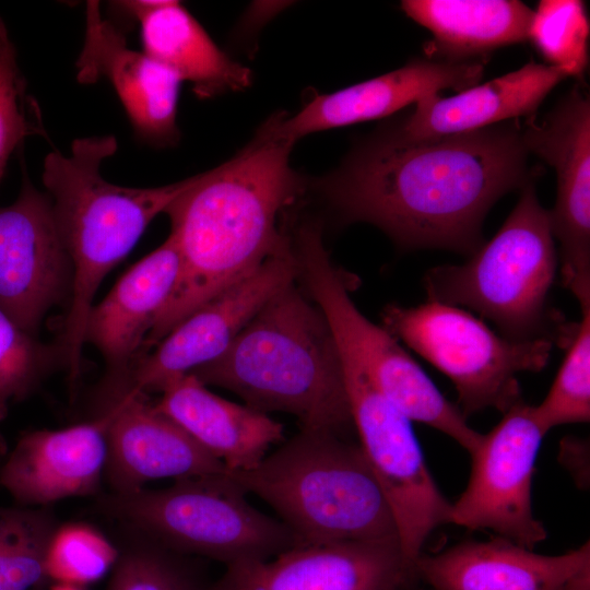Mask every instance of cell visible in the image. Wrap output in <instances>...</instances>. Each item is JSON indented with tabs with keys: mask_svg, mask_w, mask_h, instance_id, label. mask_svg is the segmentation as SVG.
Returning a JSON list of instances; mask_svg holds the SVG:
<instances>
[{
	"mask_svg": "<svg viewBox=\"0 0 590 590\" xmlns=\"http://www.w3.org/2000/svg\"><path fill=\"white\" fill-rule=\"evenodd\" d=\"M518 119L420 141L387 133L323 180L344 222H366L403 249L472 255L495 202L535 179Z\"/></svg>",
	"mask_w": 590,
	"mask_h": 590,
	"instance_id": "1",
	"label": "cell"
},
{
	"mask_svg": "<svg viewBox=\"0 0 590 590\" xmlns=\"http://www.w3.org/2000/svg\"><path fill=\"white\" fill-rule=\"evenodd\" d=\"M294 144L266 123L235 157L192 177L167 206L180 269L142 354L215 295L290 247L291 234L279 222L304 188L290 165Z\"/></svg>",
	"mask_w": 590,
	"mask_h": 590,
	"instance_id": "2",
	"label": "cell"
},
{
	"mask_svg": "<svg viewBox=\"0 0 590 590\" xmlns=\"http://www.w3.org/2000/svg\"><path fill=\"white\" fill-rule=\"evenodd\" d=\"M295 282L274 294L220 357L189 374L259 412L288 413L302 428L344 436L354 425L340 351L324 315Z\"/></svg>",
	"mask_w": 590,
	"mask_h": 590,
	"instance_id": "3",
	"label": "cell"
},
{
	"mask_svg": "<svg viewBox=\"0 0 590 590\" xmlns=\"http://www.w3.org/2000/svg\"><path fill=\"white\" fill-rule=\"evenodd\" d=\"M117 146L114 135L79 138L70 154L52 151L44 161L43 184L73 270L72 295L57 340L72 397L82 373L85 320L98 286L192 179L155 188L114 185L102 176L101 165Z\"/></svg>",
	"mask_w": 590,
	"mask_h": 590,
	"instance_id": "4",
	"label": "cell"
},
{
	"mask_svg": "<svg viewBox=\"0 0 590 590\" xmlns=\"http://www.w3.org/2000/svg\"><path fill=\"white\" fill-rule=\"evenodd\" d=\"M229 473L275 510L300 545L399 544L393 516L359 445L344 436L302 428L256 468Z\"/></svg>",
	"mask_w": 590,
	"mask_h": 590,
	"instance_id": "5",
	"label": "cell"
},
{
	"mask_svg": "<svg viewBox=\"0 0 590 590\" xmlns=\"http://www.w3.org/2000/svg\"><path fill=\"white\" fill-rule=\"evenodd\" d=\"M521 190L495 236L467 262L427 271V300L477 311L512 341L568 343L575 329L548 304L558 266L548 211L540 204L533 181Z\"/></svg>",
	"mask_w": 590,
	"mask_h": 590,
	"instance_id": "6",
	"label": "cell"
},
{
	"mask_svg": "<svg viewBox=\"0 0 590 590\" xmlns=\"http://www.w3.org/2000/svg\"><path fill=\"white\" fill-rule=\"evenodd\" d=\"M246 495L227 471L176 479L162 489L109 492L98 497L97 507L173 552L227 566L300 545L290 528L252 507Z\"/></svg>",
	"mask_w": 590,
	"mask_h": 590,
	"instance_id": "7",
	"label": "cell"
},
{
	"mask_svg": "<svg viewBox=\"0 0 590 590\" xmlns=\"http://www.w3.org/2000/svg\"><path fill=\"white\" fill-rule=\"evenodd\" d=\"M291 236L297 280L324 315L340 352L410 421L424 423L456 440L469 455L473 452L483 434L467 423L458 405L439 391L387 329L358 310L347 275L323 245L320 226L306 222Z\"/></svg>",
	"mask_w": 590,
	"mask_h": 590,
	"instance_id": "8",
	"label": "cell"
},
{
	"mask_svg": "<svg viewBox=\"0 0 590 590\" xmlns=\"http://www.w3.org/2000/svg\"><path fill=\"white\" fill-rule=\"evenodd\" d=\"M384 328L447 376L468 415L496 409L503 414L522 400L517 375L543 369L551 340L512 341L465 309L427 300L412 307L390 304Z\"/></svg>",
	"mask_w": 590,
	"mask_h": 590,
	"instance_id": "9",
	"label": "cell"
},
{
	"mask_svg": "<svg viewBox=\"0 0 590 590\" xmlns=\"http://www.w3.org/2000/svg\"><path fill=\"white\" fill-rule=\"evenodd\" d=\"M340 354L359 447L389 505L402 556L413 574L427 538L450 523L451 503L429 472L412 421L371 385L353 359Z\"/></svg>",
	"mask_w": 590,
	"mask_h": 590,
	"instance_id": "10",
	"label": "cell"
},
{
	"mask_svg": "<svg viewBox=\"0 0 590 590\" xmlns=\"http://www.w3.org/2000/svg\"><path fill=\"white\" fill-rule=\"evenodd\" d=\"M295 281L297 264L291 243L177 324L151 353L138 358L104 401L114 404L135 394L162 392L177 378L216 359L260 308Z\"/></svg>",
	"mask_w": 590,
	"mask_h": 590,
	"instance_id": "11",
	"label": "cell"
},
{
	"mask_svg": "<svg viewBox=\"0 0 590 590\" xmlns=\"http://www.w3.org/2000/svg\"><path fill=\"white\" fill-rule=\"evenodd\" d=\"M545 435L533 405L521 400L507 410L470 453V479L451 504L450 523L488 530L530 550L543 542L547 533L533 515L531 491Z\"/></svg>",
	"mask_w": 590,
	"mask_h": 590,
	"instance_id": "12",
	"label": "cell"
},
{
	"mask_svg": "<svg viewBox=\"0 0 590 590\" xmlns=\"http://www.w3.org/2000/svg\"><path fill=\"white\" fill-rule=\"evenodd\" d=\"M528 153L556 172L557 196L548 211L553 237L559 241L563 285L579 305L590 303V101L579 86L566 94L541 120L521 128Z\"/></svg>",
	"mask_w": 590,
	"mask_h": 590,
	"instance_id": "13",
	"label": "cell"
},
{
	"mask_svg": "<svg viewBox=\"0 0 590 590\" xmlns=\"http://www.w3.org/2000/svg\"><path fill=\"white\" fill-rule=\"evenodd\" d=\"M25 170L15 201L0 206V309L37 337L50 309L68 307L73 270L51 200Z\"/></svg>",
	"mask_w": 590,
	"mask_h": 590,
	"instance_id": "14",
	"label": "cell"
},
{
	"mask_svg": "<svg viewBox=\"0 0 590 590\" xmlns=\"http://www.w3.org/2000/svg\"><path fill=\"white\" fill-rule=\"evenodd\" d=\"M412 578L398 543L345 541L228 565L210 590H398Z\"/></svg>",
	"mask_w": 590,
	"mask_h": 590,
	"instance_id": "15",
	"label": "cell"
},
{
	"mask_svg": "<svg viewBox=\"0 0 590 590\" xmlns=\"http://www.w3.org/2000/svg\"><path fill=\"white\" fill-rule=\"evenodd\" d=\"M75 69L82 84L99 79L109 82L139 138L155 145L178 140L176 114L182 81L145 52L131 49L95 0L86 1L84 40Z\"/></svg>",
	"mask_w": 590,
	"mask_h": 590,
	"instance_id": "16",
	"label": "cell"
},
{
	"mask_svg": "<svg viewBox=\"0 0 590 590\" xmlns=\"http://www.w3.org/2000/svg\"><path fill=\"white\" fill-rule=\"evenodd\" d=\"M414 577L433 590H590V543L543 555L494 536L421 554Z\"/></svg>",
	"mask_w": 590,
	"mask_h": 590,
	"instance_id": "17",
	"label": "cell"
},
{
	"mask_svg": "<svg viewBox=\"0 0 590 590\" xmlns=\"http://www.w3.org/2000/svg\"><path fill=\"white\" fill-rule=\"evenodd\" d=\"M106 424L104 475L110 492L129 493L166 477L224 473L227 468L145 394L121 399L102 413Z\"/></svg>",
	"mask_w": 590,
	"mask_h": 590,
	"instance_id": "18",
	"label": "cell"
},
{
	"mask_svg": "<svg viewBox=\"0 0 590 590\" xmlns=\"http://www.w3.org/2000/svg\"><path fill=\"white\" fill-rule=\"evenodd\" d=\"M107 457L102 416L61 429L23 434L0 470V486L24 507H48L78 496L96 495Z\"/></svg>",
	"mask_w": 590,
	"mask_h": 590,
	"instance_id": "19",
	"label": "cell"
},
{
	"mask_svg": "<svg viewBox=\"0 0 590 590\" xmlns=\"http://www.w3.org/2000/svg\"><path fill=\"white\" fill-rule=\"evenodd\" d=\"M481 61L417 59L380 76L317 95L290 118H271L272 131L296 142L308 133L382 118L442 90L477 85Z\"/></svg>",
	"mask_w": 590,
	"mask_h": 590,
	"instance_id": "20",
	"label": "cell"
},
{
	"mask_svg": "<svg viewBox=\"0 0 590 590\" xmlns=\"http://www.w3.org/2000/svg\"><path fill=\"white\" fill-rule=\"evenodd\" d=\"M180 269L175 237L133 264L98 304L84 326V344H93L106 364L96 396L113 388L142 355L145 339L169 298Z\"/></svg>",
	"mask_w": 590,
	"mask_h": 590,
	"instance_id": "21",
	"label": "cell"
},
{
	"mask_svg": "<svg viewBox=\"0 0 590 590\" xmlns=\"http://www.w3.org/2000/svg\"><path fill=\"white\" fill-rule=\"evenodd\" d=\"M569 76L562 68L529 62L451 97L426 96L399 126L387 132L401 141H420L483 129L533 114L546 95Z\"/></svg>",
	"mask_w": 590,
	"mask_h": 590,
	"instance_id": "22",
	"label": "cell"
},
{
	"mask_svg": "<svg viewBox=\"0 0 590 590\" xmlns=\"http://www.w3.org/2000/svg\"><path fill=\"white\" fill-rule=\"evenodd\" d=\"M155 408L179 425L228 471L256 468L271 445L283 439V425L268 414L228 401L184 375L161 392Z\"/></svg>",
	"mask_w": 590,
	"mask_h": 590,
	"instance_id": "23",
	"label": "cell"
},
{
	"mask_svg": "<svg viewBox=\"0 0 590 590\" xmlns=\"http://www.w3.org/2000/svg\"><path fill=\"white\" fill-rule=\"evenodd\" d=\"M114 7L137 20L143 52L189 81L201 97L250 85L251 72L221 50L177 1H116Z\"/></svg>",
	"mask_w": 590,
	"mask_h": 590,
	"instance_id": "24",
	"label": "cell"
},
{
	"mask_svg": "<svg viewBox=\"0 0 590 590\" xmlns=\"http://www.w3.org/2000/svg\"><path fill=\"white\" fill-rule=\"evenodd\" d=\"M401 8L433 33L427 55L450 61L528 39L533 15L516 0H404Z\"/></svg>",
	"mask_w": 590,
	"mask_h": 590,
	"instance_id": "25",
	"label": "cell"
},
{
	"mask_svg": "<svg viewBox=\"0 0 590 590\" xmlns=\"http://www.w3.org/2000/svg\"><path fill=\"white\" fill-rule=\"evenodd\" d=\"M59 524L48 507H0V590H31L46 579V552Z\"/></svg>",
	"mask_w": 590,
	"mask_h": 590,
	"instance_id": "26",
	"label": "cell"
},
{
	"mask_svg": "<svg viewBox=\"0 0 590 590\" xmlns=\"http://www.w3.org/2000/svg\"><path fill=\"white\" fill-rule=\"evenodd\" d=\"M59 368H64L60 345L40 342L0 309V422L12 403L30 398Z\"/></svg>",
	"mask_w": 590,
	"mask_h": 590,
	"instance_id": "27",
	"label": "cell"
},
{
	"mask_svg": "<svg viewBox=\"0 0 590 590\" xmlns=\"http://www.w3.org/2000/svg\"><path fill=\"white\" fill-rule=\"evenodd\" d=\"M580 308L581 320L554 382L544 400L533 405L535 418L546 434L559 425L590 420V303Z\"/></svg>",
	"mask_w": 590,
	"mask_h": 590,
	"instance_id": "28",
	"label": "cell"
},
{
	"mask_svg": "<svg viewBox=\"0 0 590 590\" xmlns=\"http://www.w3.org/2000/svg\"><path fill=\"white\" fill-rule=\"evenodd\" d=\"M129 531L132 534L119 550L106 590H210L181 560V554Z\"/></svg>",
	"mask_w": 590,
	"mask_h": 590,
	"instance_id": "29",
	"label": "cell"
},
{
	"mask_svg": "<svg viewBox=\"0 0 590 590\" xmlns=\"http://www.w3.org/2000/svg\"><path fill=\"white\" fill-rule=\"evenodd\" d=\"M589 22L579 0H542L533 12L528 38L550 62L580 78L588 64Z\"/></svg>",
	"mask_w": 590,
	"mask_h": 590,
	"instance_id": "30",
	"label": "cell"
},
{
	"mask_svg": "<svg viewBox=\"0 0 590 590\" xmlns=\"http://www.w3.org/2000/svg\"><path fill=\"white\" fill-rule=\"evenodd\" d=\"M118 556L119 550L93 526L59 524L46 552V578L83 587L105 576Z\"/></svg>",
	"mask_w": 590,
	"mask_h": 590,
	"instance_id": "31",
	"label": "cell"
},
{
	"mask_svg": "<svg viewBox=\"0 0 590 590\" xmlns=\"http://www.w3.org/2000/svg\"><path fill=\"white\" fill-rule=\"evenodd\" d=\"M40 131L38 110L26 95L15 47L0 17V181L13 151Z\"/></svg>",
	"mask_w": 590,
	"mask_h": 590,
	"instance_id": "32",
	"label": "cell"
},
{
	"mask_svg": "<svg viewBox=\"0 0 590 590\" xmlns=\"http://www.w3.org/2000/svg\"><path fill=\"white\" fill-rule=\"evenodd\" d=\"M9 446L7 442L5 437L0 433V470L7 459V456L9 453Z\"/></svg>",
	"mask_w": 590,
	"mask_h": 590,
	"instance_id": "33",
	"label": "cell"
},
{
	"mask_svg": "<svg viewBox=\"0 0 590 590\" xmlns=\"http://www.w3.org/2000/svg\"><path fill=\"white\" fill-rule=\"evenodd\" d=\"M49 590H84L83 587L70 585V583H61L56 582L55 586H52Z\"/></svg>",
	"mask_w": 590,
	"mask_h": 590,
	"instance_id": "34",
	"label": "cell"
},
{
	"mask_svg": "<svg viewBox=\"0 0 590 590\" xmlns=\"http://www.w3.org/2000/svg\"><path fill=\"white\" fill-rule=\"evenodd\" d=\"M409 585H410V582L406 583V585H404V586H402V587L399 588L398 590H411V589L409 588Z\"/></svg>",
	"mask_w": 590,
	"mask_h": 590,
	"instance_id": "35",
	"label": "cell"
}]
</instances>
